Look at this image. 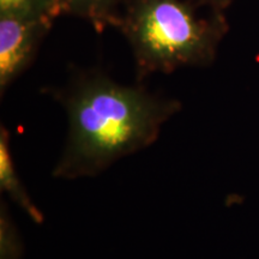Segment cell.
I'll return each mask as SVG.
<instances>
[{"mask_svg": "<svg viewBox=\"0 0 259 259\" xmlns=\"http://www.w3.org/2000/svg\"><path fill=\"white\" fill-rule=\"evenodd\" d=\"M67 136L53 177L76 180L101 174L121 158L154 144L180 112L176 99L125 85L101 72L82 73L57 95Z\"/></svg>", "mask_w": 259, "mask_h": 259, "instance_id": "1", "label": "cell"}, {"mask_svg": "<svg viewBox=\"0 0 259 259\" xmlns=\"http://www.w3.org/2000/svg\"><path fill=\"white\" fill-rule=\"evenodd\" d=\"M120 27L141 77L210 66L228 31L223 12L203 16L187 0H135Z\"/></svg>", "mask_w": 259, "mask_h": 259, "instance_id": "2", "label": "cell"}, {"mask_svg": "<svg viewBox=\"0 0 259 259\" xmlns=\"http://www.w3.org/2000/svg\"><path fill=\"white\" fill-rule=\"evenodd\" d=\"M52 19L0 15V93L27 71L36 56Z\"/></svg>", "mask_w": 259, "mask_h": 259, "instance_id": "3", "label": "cell"}, {"mask_svg": "<svg viewBox=\"0 0 259 259\" xmlns=\"http://www.w3.org/2000/svg\"><path fill=\"white\" fill-rule=\"evenodd\" d=\"M0 190L8 196L28 218L37 225L45 221V216L22 183L10 148V132L5 126L0 128Z\"/></svg>", "mask_w": 259, "mask_h": 259, "instance_id": "4", "label": "cell"}, {"mask_svg": "<svg viewBox=\"0 0 259 259\" xmlns=\"http://www.w3.org/2000/svg\"><path fill=\"white\" fill-rule=\"evenodd\" d=\"M116 3L118 0H60V9L61 14L78 16L102 30L114 19Z\"/></svg>", "mask_w": 259, "mask_h": 259, "instance_id": "5", "label": "cell"}, {"mask_svg": "<svg viewBox=\"0 0 259 259\" xmlns=\"http://www.w3.org/2000/svg\"><path fill=\"white\" fill-rule=\"evenodd\" d=\"M61 14L60 0H0V15L25 16L53 21Z\"/></svg>", "mask_w": 259, "mask_h": 259, "instance_id": "6", "label": "cell"}, {"mask_svg": "<svg viewBox=\"0 0 259 259\" xmlns=\"http://www.w3.org/2000/svg\"><path fill=\"white\" fill-rule=\"evenodd\" d=\"M0 252L2 259H21L23 252L17 227L4 202L0 205Z\"/></svg>", "mask_w": 259, "mask_h": 259, "instance_id": "7", "label": "cell"}, {"mask_svg": "<svg viewBox=\"0 0 259 259\" xmlns=\"http://www.w3.org/2000/svg\"><path fill=\"white\" fill-rule=\"evenodd\" d=\"M198 2L200 4L208 6L211 11L225 12L232 4L233 0H198Z\"/></svg>", "mask_w": 259, "mask_h": 259, "instance_id": "8", "label": "cell"}]
</instances>
